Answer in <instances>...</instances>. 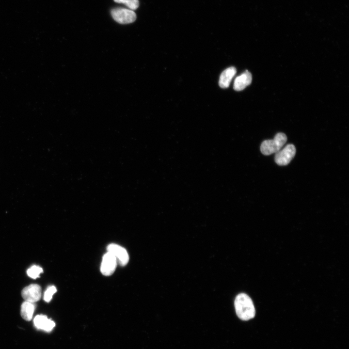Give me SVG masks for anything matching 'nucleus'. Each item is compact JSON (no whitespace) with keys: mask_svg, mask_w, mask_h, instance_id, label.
Listing matches in <instances>:
<instances>
[{"mask_svg":"<svg viewBox=\"0 0 349 349\" xmlns=\"http://www.w3.org/2000/svg\"><path fill=\"white\" fill-rule=\"evenodd\" d=\"M287 141V137L282 132L278 133L272 140L264 141L260 146L261 153L264 155H270L276 153L285 144Z\"/></svg>","mask_w":349,"mask_h":349,"instance_id":"2","label":"nucleus"},{"mask_svg":"<svg viewBox=\"0 0 349 349\" xmlns=\"http://www.w3.org/2000/svg\"><path fill=\"white\" fill-rule=\"evenodd\" d=\"M107 252L116 258L120 265L125 266L127 264L129 261L128 254L122 246L116 244H111L107 247Z\"/></svg>","mask_w":349,"mask_h":349,"instance_id":"5","label":"nucleus"},{"mask_svg":"<svg viewBox=\"0 0 349 349\" xmlns=\"http://www.w3.org/2000/svg\"><path fill=\"white\" fill-rule=\"evenodd\" d=\"M236 68L234 66L225 69L221 74L219 78V85L222 88H227L236 75Z\"/></svg>","mask_w":349,"mask_h":349,"instance_id":"10","label":"nucleus"},{"mask_svg":"<svg viewBox=\"0 0 349 349\" xmlns=\"http://www.w3.org/2000/svg\"><path fill=\"white\" fill-rule=\"evenodd\" d=\"M117 263L116 258L107 252L102 258L100 267L101 273L105 276L111 275L115 270Z\"/></svg>","mask_w":349,"mask_h":349,"instance_id":"7","label":"nucleus"},{"mask_svg":"<svg viewBox=\"0 0 349 349\" xmlns=\"http://www.w3.org/2000/svg\"><path fill=\"white\" fill-rule=\"evenodd\" d=\"M295 146L292 144L286 145L283 149L276 153L275 161L279 165H287L294 157L296 154Z\"/></svg>","mask_w":349,"mask_h":349,"instance_id":"4","label":"nucleus"},{"mask_svg":"<svg viewBox=\"0 0 349 349\" xmlns=\"http://www.w3.org/2000/svg\"><path fill=\"white\" fill-rule=\"evenodd\" d=\"M42 289L41 286L37 284H31L24 288L21 292V295L25 300L31 302H35L41 299Z\"/></svg>","mask_w":349,"mask_h":349,"instance_id":"6","label":"nucleus"},{"mask_svg":"<svg viewBox=\"0 0 349 349\" xmlns=\"http://www.w3.org/2000/svg\"><path fill=\"white\" fill-rule=\"evenodd\" d=\"M57 291L55 286H51L48 287L44 295V300L46 302H49L52 299L53 294Z\"/></svg>","mask_w":349,"mask_h":349,"instance_id":"14","label":"nucleus"},{"mask_svg":"<svg viewBox=\"0 0 349 349\" xmlns=\"http://www.w3.org/2000/svg\"><path fill=\"white\" fill-rule=\"evenodd\" d=\"M35 327L37 329L43 330L47 332H50L55 326V322L48 318L45 315H37L33 319Z\"/></svg>","mask_w":349,"mask_h":349,"instance_id":"8","label":"nucleus"},{"mask_svg":"<svg viewBox=\"0 0 349 349\" xmlns=\"http://www.w3.org/2000/svg\"><path fill=\"white\" fill-rule=\"evenodd\" d=\"M115 2L123 3L127 6L129 9L135 10L139 5L138 0H113Z\"/></svg>","mask_w":349,"mask_h":349,"instance_id":"13","label":"nucleus"},{"mask_svg":"<svg viewBox=\"0 0 349 349\" xmlns=\"http://www.w3.org/2000/svg\"><path fill=\"white\" fill-rule=\"evenodd\" d=\"M238 317L242 320H248L254 317L255 310L250 297L245 293L239 294L234 302Z\"/></svg>","mask_w":349,"mask_h":349,"instance_id":"1","label":"nucleus"},{"mask_svg":"<svg viewBox=\"0 0 349 349\" xmlns=\"http://www.w3.org/2000/svg\"><path fill=\"white\" fill-rule=\"evenodd\" d=\"M252 81L251 73L248 70H246L235 79L233 85L234 89L237 91H242L249 85Z\"/></svg>","mask_w":349,"mask_h":349,"instance_id":"9","label":"nucleus"},{"mask_svg":"<svg viewBox=\"0 0 349 349\" xmlns=\"http://www.w3.org/2000/svg\"><path fill=\"white\" fill-rule=\"evenodd\" d=\"M111 15L115 21L122 24L132 23L136 19V15L133 10L124 8L112 9Z\"/></svg>","mask_w":349,"mask_h":349,"instance_id":"3","label":"nucleus"},{"mask_svg":"<svg viewBox=\"0 0 349 349\" xmlns=\"http://www.w3.org/2000/svg\"><path fill=\"white\" fill-rule=\"evenodd\" d=\"M43 272V270L41 267L39 266L33 265L28 269L27 273L30 277L36 279L39 277L40 273Z\"/></svg>","mask_w":349,"mask_h":349,"instance_id":"12","label":"nucleus"},{"mask_svg":"<svg viewBox=\"0 0 349 349\" xmlns=\"http://www.w3.org/2000/svg\"><path fill=\"white\" fill-rule=\"evenodd\" d=\"M35 309L34 303L27 301H24L21 305L20 314L22 317L26 321H30Z\"/></svg>","mask_w":349,"mask_h":349,"instance_id":"11","label":"nucleus"}]
</instances>
